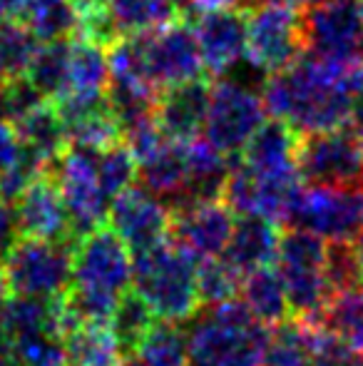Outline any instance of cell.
<instances>
[{
	"instance_id": "obj_1",
	"label": "cell",
	"mask_w": 363,
	"mask_h": 366,
	"mask_svg": "<svg viewBox=\"0 0 363 366\" xmlns=\"http://www.w3.org/2000/svg\"><path fill=\"white\" fill-rule=\"evenodd\" d=\"M354 65L334 63L319 55H301L294 65L269 75L264 85V107L299 137L339 130L346 125L354 90Z\"/></svg>"
},
{
	"instance_id": "obj_2",
	"label": "cell",
	"mask_w": 363,
	"mask_h": 366,
	"mask_svg": "<svg viewBox=\"0 0 363 366\" xmlns=\"http://www.w3.org/2000/svg\"><path fill=\"white\" fill-rule=\"evenodd\" d=\"M132 252L112 227H97L75 242L73 285L65 307L75 324L110 327L120 299L132 285Z\"/></svg>"
},
{
	"instance_id": "obj_3",
	"label": "cell",
	"mask_w": 363,
	"mask_h": 366,
	"mask_svg": "<svg viewBox=\"0 0 363 366\" xmlns=\"http://www.w3.org/2000/svg\"><path fill=\"white\" fill-rule=\"evenodd\" d=\"M187 324V366H264L272 329L239 299L202 307Z\"/></svg>"
},
{
	"instance_id": "obj_4",
	"label": "cell",
	"mask_w": 363,
	"mask_h": 366,
	"mask_svg": "<svg viewBox=\"0 0 363 366\" xmlns=\"http://www.w3.org/2000/svg\"><path fill=\"white\" fill-rule=\"evenodd\" d=\"M132 287L165 322H189L199 312L197 267L192 254L175 242H160L132 257Z\"/></svg>"
},
{
	"instance_id": "obj_5",
	"label": "cell",
	"mask_w": 363,
	"mask_h": 366,
	"mask_svg": "<svg viewBox=\"0 0 363 366\" xmlns=\"http://www.w3.org/2000/svg\"><path fill=\"white\" fill-rule=\"evenodd\" d=\"M329 244L321 237L304 229L284 232L276 257V272L284 282L291 304V317L319 324L334 290L326 277Z\"/></svg>"
},
{
	"instance_id": "obj_6",
	"label": "cell",
	"mask_w": 363,
	"mask_h": 366,
	"mask_svg": "<svg viewBox=\"0 0 363 366\" xmlns=\"http://www.w3.org/2000/svg\"><path fill=\"white\" fill-rule=\"evenodd\" d=\"M73 242L20 237L3 259L8 294L33 299H65L73 285Z\"/></svg>"
},
{
	"instance_id": "obj_7",
	"label": "cell",
	"mask_w": 363,
	"mask_h": 366,
	"mask_svg": "<svg viewBox=\"0 0 363 366\" xmlns=\"http://www.w3.org/2000/svg\"><path fill=\"white\" fill-rule=\"evenodd\" d=\"M286 224L329 242H351L363 232V179L349 184H301L286 212Z\"/></svg>"
},
{
	"instance_id": "obj_8",
	"label": "cell",
	"mask_w": 363,
	"mask_h": 366,
	"mask_svg": "<svg viewBox=\"0 0 363 366\" xmlns=\"http://www.w3.org/2000/svg\"><path fill=\"white\" fill-rule=\"evenodd\" d=\"M301 10L284 3H259L247 13V60L259 73L276 75L304 55Z\"/></svg>"
},
{
	"instance_id": "obj_9",
	"label": "cell",
	"mask_w": 363,
	"mask_h": 366,
	"mask_svg": "<svg viewBox=\"0 0 363 366\" xmlns=\"http://www.w3.org/2000/svg\"><path fill=\"white\" fill-rule=\"evenodd\" d=\"M264 115H267V107L259 92L222 77L217 85H212L204 140H209L227 157L242 154L249 140L264 125Z\"/></svg>"
},
{
	"instance_id": "obj_10",
	"label": "cell",
	"mask_w": 363,
	"mask_h": 366,
	"mask_svg": "<svg viewBox=\"0 0 363 366\" xmlns=\"http://www.w3.org/2000/svg\"><path fill=\"white\" fill-rule=\"evenodd\" d=\"M50 174L58 182L63 202L68 207L75 239L105 224L112 199L107 197L100 184L97 152L83 147H68L63 157L50 167Z\"/></svg>"
},
{
	"instance_id": "obj_11",
	"label": "cell",
	"mask_w": 363,
	"mask_h": 366,
	"mask_svg": "<svg viewBox=\"0 0 363 366\" xmlns=\"http://www.w3.org/2000/svg\"><path fill=\"white\" fill-rule=\"evenodd\" d=\"M137 40H140L147 77L157 90L165 92L172 85L207 77L197 35L192 25L184 20H175L160 30L140 33Z\"/></svg>"
},
{
	"instance_id": "obj_12",
	"label": "cell",
	"mask_w": 363,
	"mask_h": 366,
	"mask_svg": "<svg viewBox=\"0 0 363 366\" xmlns=\"http://www.w3.org/2000/svg\"><path fill=\"white\" fill-rule=\"evenodd\" d=\"M311 55L334 63H363V18L356 0H326L301 10Z\"/></svg>"
},
{
	"instance_id": "obj_13",
	"label": "cell",
	"mask_w": 363,
	"mask_h": 366,
	"mask_svg": "<svg viewBox=\"0 0 363 366\" xmlns=\"http://www.w3.org/2000/svg\"><path fill=\"white\" fill-rule=\"evenodd\" d=\"M296 167L304 184H349L363 179V142L349 130L301 137Z\"/></svg>"
},
{
	"instance_id": "obj_14",
	"label": "cell",
	"mask_w": 363,
	"mask_h": 366,
	"mask_svg": "<svg viewBox=\"0 0 363 366\" xmlns=\"http://www.w3.org/2000/svg\"><path fill=\"white\" fill-rule=\"evenodd\" d=\"M234 212L222 197L172 207L170 239L197 262L222 257L234 232Z\"/></svg>"
},
{
	"instance_id": "obj_15",
	"label": "cell",
	"mask_w": 363,
	"mask_h": 366,
	"mask_svg": "<svg viewBox=\"0 0 363 366\" xmlns=\"http://www.w3.org/2000/svg\"><path fill=\"white\" fill-rule=\"evenodd\" d=\"M107 222L120 234V239L130 247L132 257H135L167 239L172 209L152 192H147L145 187L132 184L130 189L117 194L110 202Z\"/></svg>"
},
{
	"instance_id": "obj_16",
	"label": "cell",
	"mask_w": 363,
	"mask_h": 366,
	"mask_svg": "<svg viewBox=\"0 0 363 366\" xmlns=\"http://www.w3.org/2000/svg\"><path fill=\"white\" fill-rule=\"evenodd\" d=\"M197 35L207 75L224 77L247 58V13L244 10H207L187 18Z\"/></svg>"
},
{
	"instance_id": "obj_17",
	"label": "cell",
	"mask_w": 363,
	"mask_h": 366,
	"mask_svg": "<svg viewBox=\"0 0 363 366\" xmlns=\"http://www.w3.org/2000/svg\"><path fill=\"white\" fill-rule=\"evenodd\" d=\"M13 207L23 237L50 242H78L60 187L50 172L35 177L13 202Z\"/></svg>"
},
{
	"instance_id": "obj_18",
	"label": "cell",
	"mask_w": 363,
	"mask_h": 366,
	"mask_svg": "<svg viewBox=\"0 0 363 366\" xmlns=\"http://www.w3.org/2000/svg\"><path fill=\"white\" fill-rule=\"evenodd\" d=\"M212 85L207 77L167 87L157 102V122L170 140H194L204 130Z\"/></svg>"
},
{
	"instance_id": "obj_19",
	"label": "cell",
	"mask_w": 363,
	"mask_h": 366,
	"mask_svg": "<svg viewBox=\"0 0 363 366\" xmlns=\"http://www.w3.org/2000/svg\"><path fill=\"white\" fill-rule=\"evenodd\" d=\"M137 174L147 192H152L167 207L189 202V162L187 140H167L152 157L137 164Z\"/></svg>"
},
{
	"instance_id": "obj_20",
	"label": "cell",
	"mask_w": 363,
	"mask_h": 366,
	"mask_svg": "<svg viewBox=\"0 0 363 366\" xmlns=\"http://www.w3.org/2000/svg\"><path fill=\"white\" fill-rule=\"evenodd\" d=\"M299 142L301 137L286 122H264L257 135L249 140V145L244 147L239 164L257 174H294L299 172L296 167Z\"/></svg>"
},
{
	"instance_id": "obj_21",
	"label": "cell",
	"mask_w": 363,
	"mask_h": 366,
	"mask_svg": "<svg viewBox=\"0 0 363 366\" xmlns=\"http://www.w3.org/2000/svg\"><path fill=\"white\" fill-rule=\"evenodd\" d=\"M18 135L23 142L25 157L40 169V172H50L55 162L63 157V152L70 147L68 130L60 117L55 102L45 100L38 105L28 117L18 122Z\"/></svg>"
},
{
	"instance_id": "obj_22",
	"label": "cell",
	"mask_w": 363,
	"mask_h": 366,
	"mask_svg": "<svg viewBox=\"0 0 363 366\" xmlns=\"http://www.w3.org/2000/svg\"><path fill=\"white\" fill-rule=\"evenodd\" d=\"M284 232L279 222L267 217H242L234 224L232 239L227 247V259L237 267L242 274L272 267L279 257V244Z\"/></svg>"
},
{
	"instance_id": "obj_23",
	"label": "cell",
	"mask_w": 363,
	"mask_h": 366,
	"mask_svg": "<svg viewBox=\"0 0 363 366\" xmlns=\"http://www.w3.org/2000/svg\"><path fill=\"white\" fill-rule=\"evenodd\" d=\"M242 302L269 329L291 319V304L286 297L284 282L272 267H262V269L247 274L242 285Z\"/></svg>"
},
{
	"instance_id": "obj_24",
	"label": "cell",
	"mask_w": 363,
	"mask_h": 366,
	"mask_svg": "<svg viewBox=\"0 0 363 366\" xmlns=\"http://www.w3.org/2000/svg\"><path fill=\"white\" fill-rule=\"evenodd\" d=\"M70 45L73 38L43 43L28 68V80L50 102L63 100L70 92Z\"/></svg>"
},
{
	"instance_id": "obj_25",
	"label": "cell",
	"mask_w": 363,
	"mask_h": 366,
	"mask_svg": "<svg viewBox=\"0 0 363 366\" xmlns=\"http://www.w3.org/2000/svg\"><path fill=\"white\" fill-rule=\"evenodd\" d=\"M70 366H120L122 349L107 324H75L65 334Z\"/></svg>"
},
{
	"instance_id": "obj_26",
	"label": "cell",
	"mask_w": 363,
	"mask_h": 366,
	"mask_svg": "<svg viewBox=\"0 0 363 366\" xmlns=\"http://www.w3.org/2000/svg\"><path fill=\"white\" fill-rule=\"evenodd\" d=\"M110 85V58L105 48L75 35L70 45V92L68 95H105Z\"/></svg>"
},
{
	"instance_id": "obj_27",
	"label": "cell",
	"mask_w": 363,
	"mask_h": 366,
	"mask_svg": "<svg viewBox=\"0 0 363 366\" xmlns=\"http://www.w3.org/2000/svg\"><path fill=\"white\" fill-rule=\"evenodd\" d=\"M110 15L120 38L160 30L182 18L170 0H110Z\"/></svg>"
},
{
	"instance_id": "obj_28",
	"label": "cell",
	"mask_w": 363,
	"mask_h": 366,
	"mask_svg": "<svg viewBox=\"0 0 363 366\" xmlns=\"http://www.w3.org/2000/svg\"><path fill=\"white\" fill-rule=\"evenodd\" d=\"M155 317L157 314L152 312V307L137 292H127L120 299L115 314H112L110 329L120 344L122 357H135L142 339L155 327Z\"/></svg>"
},
{
	"instance_id": "obj_29",
	"label": "cell",
	"mask_w": 363,
	"mask_h": 366,
	"mask_svg": "<svg viewBox=\"0 0 363 366\" xmlns=\"http://www.w3.org/2000/svg\"><path fill=\"white\" fill-rule=\"evenodd\" d=\"M40 40L20 20H0V85L15 77H25Z\"/></svg>"
},
{
	"instance_id": "obj_30",
	"label": "cell",
	"mask_w": 363,
	"mask_h": 366,
	"mask_svg": "<svg viewBox=\"0 0 363 366\" xmlns=\"http://www.w3.org/2000/svg\"><path fill=\"white\" fill-rule=\"evenodd\" d=\"M23 23L33 30L40 43L78 35V15L70 0H28Z\"/></svg>"
},
{
	"instance_id": "obj_31",
	"label": "cell",
	"mask_w": 363,
	"mask_h": 366,
	"mask_svg": "<svg viewBox=\"0 0 363 366\" xmlns=\"http://www.w3.org/2000/svg\"><path fill=\"white\" fill-rule=\"evenodd\" d=\"M319 327L329 329L363 352V285L334 294L321 314Z\"/></svg>"
},
{
	"instance_id": "obj_32",
	"label": "cell",
	"mask_w": 363,
	"mask_h": 366,
	"mask_svg": "<svg viewBox=\"0 0 363 366\" xmlns=\"http://www.w3.org/2000/svg\"><path fill=\"white\" fill-rule=\"evenodd\" d=\"M244 274L227 259L212 257L199 262L197 267V290L202 307H217L224 302H234L242 294Z\"/></svg>"
},
{
	"instance_id": "obj_33",
	"label": "cell",
	"mask_w": 363,
	"mask_h": 366,
	"mask_svg": "<svg viewBox=\"0 0 363 366\" xmlns=\"http://www.w3.org/2000/svg\"><path fill=\"white\" fill-rule=\"evenodd\" d=\"M135 357L145 366H187V332L177 322H155Z\"/></svg>"
},
{
	"instance_id": "obj_34",
	"label": "cell",
	"mask_w": 363,
	"mask_h": 366,
	"mask_svg": "<svg viewBox=\"0 0 363 366\" xmlns=\"http://www.w3.org/2000/svg\"><path fill=\"white\" fill-rule=\"evenodd\" d=\"M97 174H100V184L110 199L122 194L125 189L132 187L137 177V159L130 152L125 142L100 149L97 152Z\"/></svg>"
},
{
	"instance_id": "obj_35",
	"label": "cell",
	"mask_w": 363,
	"mask_h": 366,
	"mask_svg": "<svg viewBox=\"0 0 363 366\" xmlns=\"http://www.w3.org/2000/svg\"><path fill=\"white\" fill-rule=\"evenodd\" d=\"M15 366H70L60 334H33L13 342Z\"/></svg>"
},
{
	"instance_id": "obj_36",
	"label": "cell",
	"mask_w": 363,
	"mask_h": 366,
	"mask_svg": "<svg viewBox=\"0 0 363 366\" xmlns=\"http://www.w3.org/2000/svg\"><path fill=\"white\" fill-rule=\"evenodd\" d=\"M45 97L33 87L28 77H15L0 85V120H8L18 125L23 117H28L38 105H43Z\"/></svg>"
},
{
	"instance_id": "obj_37",
	"label": "cell",
	"mask_w": 363,
	"mask_h": 366,
	"mask_svg": "<svg viewBox=\"0 0 363 366\" xmlns=\"http://www.w3.org/2000/svg\"><path fill=\"white\" fill-rule=\"evenodd\" d=\"M311 366H363V352L346 339L331 334L329 329L316 327Z\"/></svg>"
},
{
	"instance_id": "obj_38",
	"label": "cell",
	"mask_w": 363,
	"mask_h": 366,
	"mask_svg": "<svg viewBox=\"0 0 363 366\" xmlns=\"http://www.w3.org/2000/svg\"><path fill=\"white\" fill-rule=\"evenodd\" d=\"M326 277L334 294L356 290L363 285V272L354 257L351 242H329V254H326Z\"/></svg>"
},
{
	"instance_id": "obj_39",
	"label": "cell",
	"mask_w": 363,
	"mask_h": 366,
	"mask_svg": "<svg viewBox=\"0 0 363 366\" xmlns=\"http://www.w3.org/2000/svg\"><path fill=\"white\" fill-rule=\"evenodd\" d=\"M25 159V149L20 142L18 127L8 120H0V174L18 167Z\"/></svg>"
},
{
	"instance_id": "obj_40",
	"label": "cell",
	"mask_w": 363,
	"mask_h": 366,
	"mask_svg": "<svg viewBox=\"0 0 363 366\" xmlns=\"http://www.w3.org/2000/svg\"><path fill=\"white\" fill-rule=\"evenodd\" d=\"M20 237L23 234H20L18 214H15L13 202H3L0 199V264H3L5 254L13 249Z\"/></svg>"
},
{
	"instance_id": "obj_41",
	"label": "cell",
	"mask_w": 363,
	"mask_h": 366,
	"mask_svg": "<svg viewBox=\"0 0 363 366\" xmlns=\"http://www.w3.org/2000/svg\"><path fill=\"white\" fill-rule=\"evenodd\" d=\"M249 8V0H194L192 8L187 10V18L197 13H207V10H242Z\"/></svg>"
},
{
	"instance_id": "obj_42",
	"label": "cell",
	"mask_w": 363,
	"mask_h": 366,
	"mask_svg": "<svg viewBox=\"0 0 363 366\" xmlns=\"http://www.w3.org/2000/svg\"><path fill=\"white\" fill-rule=\"evenodd\" d=\"M344 130H349L351 135H356L363 142V95L354 97V102H351V110H349V117H346Z\"/></svg>"
},
{
	"instance_id": "obj_43",
	"label": "cell",
	"mask_w": 363,
	"mask_h": 366,
	"mask_svg": "<svg viewBox=\"0 0 363 366\" xmlns=\"http://www.w3.org/2000/svg\"><path fill=\"white\" fill-rule=\"evenodd\" d=\"M28 0H0V20H23Z\"/></svg>"
},
{
	"instance_id": "obj_44",
	"label": "cell",
	"mask_w": 363,
	"mask_h": 366,
	"mask_svg": "<svg viewBox=\"0 0 363 366\" xmlns=\"http://www.w3.org/2000/svg\"><path fill=\"white\" fill-rule=\"evenodd\" d=\"M0 366H15V354H13V342L5 337V332L0 329Z\"/></svg>"
},
{
	"instance_id": "obj_45",
	"label": "cell",
	"mask_w": 363,
	"mask_h": 366,
	"mask_svg": "<svg viewBox=\"0 0 363 366\" xmlns=\"http://www.w3.org/2000/svg\"><path fill=\"white\" fill-rule=\"evenodd\" d=\"M259 3H284V5H291V8H311V5H319V3H326V0H249V5H259Z\"/></svg>"
},
{
	"instance_id": "obj_46",
	"label": "cell",
	"mask_w": 363,
	"mask_h": 366,
	"mask_svg": "<svg viewBox=\"0 0 363 366\" xmlns=\"http://www.w3.org/2000/svg\"><path fill=\"white\" fill-rule=\"evenodd\" d=\"M351 249H354V257H356V262H359V267L363 272V232L359 237H354V239H351Z\"/></svg>"
},
{
	"instance_id": "obj_47",
	"label": "cell",
	"mask_w": 363,
	"mask_h": 366,
	"mask_svg": "<svg viewBox=\"0 0 363 366\" xmlns=\"http://www.w3.org/2000/svg\"><path fill=\"white\" fill-rule=\"evenodd\" d=\"M170 3L175 5V10H177V13H180V15H187V10L192 8L194 0H170Z\"/></svg>"
},
{
	"instance_id": "obj_48",
	"label": "cell",
	"mask_w": 363,
	"mask_h": 366,
	"mask_svg": "<svg viewBox=\"0 0 363 366\" xmlns=\"http://www.w3.org/2000/svg\"><path fill=\"white\" fill-rule=\"evenodd\" d=\"M120 366H145V364H142L137 357H125V359L120 362Z\"/></svg>"
},
{
	"instance_id": "obj_49",
	"label": "cell",
	"mask_w": 363,
	"mask_h": 366,
	"mask_svg": "<svg viewBox=\"0 0 363 366\" xmlns=\"http://www.w3.org/2000/svg\"><path fill=\"white\" fill-rule=\"evenodd\" d=\"M5 297H8V290H5V285H3V264H0V304H3Z\"/></svg>"
},
{
	"instance_id": "obj_50",
	"label": "cell",
	"mask_w": 363,
	"mask_h": 366,
	"mask_svg": "<svg viewBox=\"0 0 363 366\" xmlns=\"http://www.w3.org/2000/svg\"><path fill=\"white\" fill-rule=\"evenodd\" d=\"M356 5H359V13H361V18H363V0H356Z\"/></svg>"
}]
</instances>
